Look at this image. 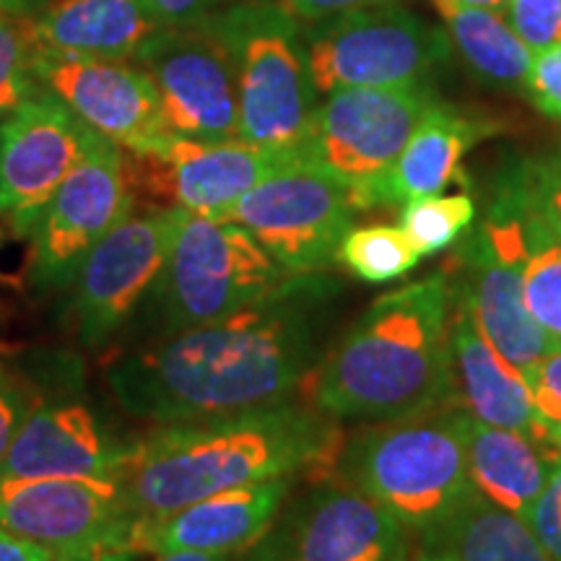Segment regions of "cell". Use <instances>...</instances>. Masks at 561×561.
<instances>
[{"label":"cell","instance_id":"2e32d148","mask_svg":"<svg viewBox=\"0 0 561 561\" xmlns=\"http://www.w3.org/2000/svg\"><path fill=\"white\" fill-rule=\"evenodd\" d=\"M0 528L58 559L130 551L133 523L117 479L0 481Z\"/></svg>","mask_w":561,"mask_h":561},{"label":"cell","instance_id":"6da1fadb","mask_svg":"<svg viewBox=\"0 0 561 561\" xmlns=\"http://www.w3.org/2000/svg\"><path fill=\"white\" fill-rule=\"evenodd\" d=\"M339 297V280L291 273L227 318L125 351L110 364L107 388L153 424L286 403L333 343Z\"/></svg>","mask_w":561,"mask_h":561},{"label":"cell","instance_id":"e0dca14e","mask_svg":"<svg viewBox=\"0 0 561 561\" xmlns=\"http://www.w3.org/2000/svg\"><path fill=\"white\" fill-rule=\"evenodd\" d=\"M301 151H276L250 140H198L172 136L151 153H130V187L146 191L170 206L219 221L244 193Z\"/></svg>","mask_w":561,"mask_h":561},{"label":"cell","instance_id":"484cf974","mask_svg":"<svg viewBox=\"0 0 561 561\" xmlns=\"http://www.w3.org/2000/svg\"><path fill=\"white\" fill-rule=\"evenodd\" d=\"M453 45L481 81L496 89H523L533 62L528 45L510 30L502 11L453 9L442 13Z\"/></svg>","mask_w":561,"mask_h":561},{"label":"cell","instance_id":"b9f144b4","mask_svg":"<svg viewBox=\"0 0 561 561\" xmlns=\"http://www.w3.org/2000/svg\"><path fill=\"white\" fill-rule=\"evenodd\" d=\"M42 0H0V11L11 16H26V13L39 11Z\"/></svg>","mask_w":561,"mask_h":561},{"label":"cell","instance_id":"3957f363","mask_svg":"<svg viewBox=\"0 0 561 561\" xmlns=\"http://www.w3.org/2000/svg\"><path fill=\"white\" fill-rule=\"evenodd\" d=\"M450 310L453 286L445 271L371 301L312 371L314 409L371 421L445 409L458 390Z\"/></svg>","mask_w":561,"mask_h":561},{"label":"cell","instance_id":"4fadbf2b","mask_svg":"<svg viewBox=\"0 0 561 561\" xmlns=\"http://www.w3.org/2000/svg\"><path fill=\"white\" fill-rule=\"evenodd\" d=\"M244 561H409L405 525L354 486L320 481L289 507Z\"/></svg>","mask_w":561,"mask_h":561},{"label":"cell","instance_id":"603a6c76","mask_svg":"<svg viewBox=\"0 0 561 561\" xmlns=\"http://www.w3.org/2000/svg\"><path fill=\"white\" fill-rule=\"evenodd\" d=\"M489 133V125L434 102L385 178L377 206H405L411 201L439 195L458 178L462 157Z\"/></svg>","mask_w":561,"mask_h":561},{"label":"cell","instance_id":"7402d4cb","mask_svg":"<svg viewBox=\"0 0 561 561\" xmlns=\"http://www.w3.org/2000/svg\"><path fill=\"white\" fill-rule=\"evenodd\" d=\"M450 351L455 385L468 413L489 426L523 432L536 439V411L528 382L496 354L460 297L450 310Z\"/></svg>","mask_w":561,"mask_h":561},{"label":"cell","instance_id":"cb8c5ba5","mask_svg":"<svg viewBox=\"0 0 561 561\" xmlns=\"http://www.w3.org/2000/svg\"><path fill=\"white\" fill-rule=\"evenodd\" d=\"M419 536L416 561H551L523 517L479 491Z\"/></svg>","mask_w":561,"mask_h":561},{"label":"cell","instance_id":"d590c367","mask_svg":"<svg viewBox=\"0 0 561 561\" xmlns=\"http://www.w3.org/2000/svg\"><path fill=\"white\" fill-rule=\"evenodd\" d=\"M34 405H37V401L26 390V385L11 377L9 371H0V466H3L21 424L30 416Z\"/></svg>","mask_w":561,"mask_h":561},{"label":"cell","instance_id":"8d00e7d4","mask_svg":"<svg viewBox=\"0 0 561 561\" xmlns=\"http://www.w3.org/2000/svg\"><path fill=\"white\" fill-rule=\"evenodd\" d=\"M280 11H286L294 19L305 21H328L335 16H346V13L375 9V5L396 3V0H271Z\"/></svg>","mask_w":561,"mask_h":561},{"label":"cell","instance_id":"7bdbcfd3","mask_svg":"<svg viewBox=\"0 0 561 561\" xmlns=\"http://www.w3.org/2000/svg\"><path fill=\"white\" fill-rule=\"evenodd\" d=\"M55 561H133V551H104L91 553V557H66Z\"/></svg>","mask_w":561,"mask_h":561},{"label":"cell","instance_id":"52a82bcc","mask_svg":"<svg viewBox=\"0 0 561 561\" xmlns=\"http://www.w3.org/2000/svg\"><path fill=\"white\" fill-rule=\"evenodd\" d=\"M528 221L520 182H515L460 255L455 252V261H460L455 276H460L458 297L468 305L481 333L530 388L538 364L553 346L525 301Z\"/></svg>","mask_w":561,"mask_h":561},{"label":"cell","instance_id":"f35d334b","mask_svg":"<svg viewBox=\"0 0 561 561\" xmlns=\"http://www.w3.org/2000/svg\"><path fill=\"white\" fill-rule=\"evenodd\" d=\"M58 557L45 546L26 541L16 533L0 528V561H55Z\"/></svg>","mask_w":561,"mask_h":561},{"label":"cell","instance_id":"74e56055","mask_svg":"<svg viewBox=\"0 0 561 561\" xmlns=\"http://www.w3.org/2000/svg\"><path fill=\"white\" fill-rule=\"evenodd\" d=\"M210 0H144L149 16L159 26H185L203 16Z\"/></svg>","mask_w":561,"mask_h":561},{"label":"cell","instance_id":"ffe728a7","mask_svg":"<svg viewBox=\"0 0 561 561\" xmlns=\"http://www.w3.org/2000/svg\"><path fill=\"white\" fill-rule=\"evenodd\" d=\"M297 476L244 483L136 525L130 551L244 553L268 533Z\"/></svg>","mask_w":561,"mask_h":561},{"label":"cell","instance_id":"d6a6232c","mask_svg":"<svg viewBox=\"0 0 561 561\" xmlns=\"http://www.w3.org/2000/svg\"><path fill=\"white\" fill-rule=\"evenodd\" d=\"M502 16L533 55L561 45V0H507Z\"/></svg>","mask_w":561,"mask_h":561},{"label":"cell","instance_id":"4316f807","mask_svg":"<svg viewBox=\"0 0 561 561\" xmlns=\"http://www.w3.org/2000/svg\"><path fill=\"white\" fill-rule=\"evenodd\" d=\"M339 261L367 284H388L416 268L421 252L413 248L401 227L375 224V227L348 229L339 248Z\"/></svg>","mask_w":561,"mask_h":561},{"label":"cell","instance_id":"836d02e7","mask_svg":"<svg viewBox=\"0 0 561 561\" xmlns=\"http://www.w3.org/2000/svg\"><path fill=\"white\" fill-rule=\"evenodd\" d=\"M523 520L549 553V559L561 561V455L553 460L549 481L525 512Z\"/></svg>","mask_w":561,"mask_h":561},{"label":"cell","instance_id":"f546056e","mask_svg":"<svg viewBox=\"0 0 561 561\" xmlns=\"http://www.w3.org/2000/svg\"><path fill=\"white\" fill-rule=\"evenodd\" d=\"M39 91V81L32 70V47L21 30V16L11 19V13L0 11V117L11 115Z\"/></svg>","mask_w":561,"mask_h":561},{"label":"cell","instance_id":"277c9868","mask_svg":"<svg viewBox=\"0 0 561 561\" xmlns=\"http://www.w3.org/2000/svg\"><path fill=\"white\" fill-rule=\"evenodd\" d=\"M466 409H437L371 426L343 442V483L398 517L405 528L426 530L473 494L468 476Z\"/></svg>","mask_w":561,"mask_h":561},{"label":"cell","instance_id":"ab89813d","mask_svg":"<svg viewBox=\"0 0 561 561\" xmlns=\"http://www.w3.org/2000/svg\"><path fill=\"white\" fill-rule=\"evenodd\" d=\"M153 561H244L242 553H203V551H170L157 553Z\"/></svg>","mask_w":561,"mask_h":561},{"label":"cell","instance_id":"7a4b0ae2","mask_svg":"<svg viewBox=\"0 0 561 561\" xmlns=\"http://www.w3.org/2000/svg\"><path fill=\"white\" fill-rule=\"evenodd\" d=\"M341 450V430L331 419L278 403L159 424L138 442L117 481L133 523L140 525L244 483L299 473L328 481Z\"/></svg>","mask_w":561,"mask_h":561},{"label":"cell","instance_id":"7c38bea8","mask_svg":"<svg viewBox=\"0 0 561 561\" xmlns=\"http://www.w3.org/2000/svg\"><path fill=\"white\" fill-rule=\"evenodd\" d=\"M178 214V206L130 210L87 252L68 286L83 346L107 343L138 310L172 248Z\"/></svg>","mask_w":561,"mask_h":561},{"label":"cell","instance_id":"5bb4252c","mask_svg":"<svg viewBox=\"0 0 561 561\" xmlns=\"http://www.w3.org/2000/svg\"><path fill=\"white\" fill-rule=\"evenodd\" d=\"M136 206L125 153L100 138L42 210L32 231V280L68 289L87 252Z\"/></svg>","mask_w":561,"mask_h":561},{"label":"cell","instance_id":"8992f818","mask_svg":"<svg viewBox=\"0 0 561 561\" xmlns=\"http://www.w3.org/2000/svg\"><path fill=\"white\" fill-rule=\"evenodd\" d=\"M214 24L237 62L240 138L276 151H301L310 136L314 89L297 21L273 3L231 9Z\"/></svg>","mask_w":561,"mask_h":561},{"label":"cell","instance_id":"44dd1931","mask_svg":"<svg viewBox=\"0 0 561 561\" xmlns=\"http://www.w3.org/2000/svg\"><path fill=\"white\" fill-rule=\"evenodd\" d=\"M30 47L87 55V58H136L161 26L144 0H58L37 19H21Z\"/></svg>","mask_w":561,"mask_h":561},{"label":"cell","instance_id":"f1b7e54d","mask_svg":"<svg viewBox=\"0 0 561 561\" xmlns=\"http://www.w3.org/2000/svg\"><path fill=\"white\" fill-rule=\"evenodd\" d=\"M476 206L468 195H430L403 206L401 229L421 257L450 248L473 224Z\"/></svg>","mask_w":561,"mask_h":561},{"label":"cell","instance_id":"d4e9b609","mask_svg":"<svg viewBox=\"0 0 561 561\" xmlns=\"http://www.w3.org/2000/svg\"><path fill=\"white\" fill-rule=\"evenodd\" d=\"M559 455L523 432L489 426L471 416L468 426V476L473 489L496 507L523 517L549 481Z\"/></svg>","mask_w":561,"mask_h":561},{"label":"cell","instance_id":"1f68e13d","mask_svg":"<svg viewBox=\"0 0 561 561\" xmlns=\"http://www.w3.org/2000/svg\"><path fill=\"white\" fill-rule=\"evenodd\" d=\"M536 411V442L551 455H561V348H551L530 382Z\"/></svg>","mask_w":561,"mask_h":561},{"label":"cell","instance_id":"9a60e30c","mask_svg":"<svg viewBox=\"0 0 561 561\" xmlns=\"http://www.w3.org/2000/svg\"><path fill=\"white\" fill-rule=\"evenodd\" d=\"M102 136L42 89L0 123V216L32 237L42 210Z\"/></svg>","mask_w":561,"mask_h":561},{"label":"cell","instance_id":"d6986e66","mask_svg":"<svg viewBox=\"0 0 561 561\" xmlns=\"http://www.w3.org/2000/svg\"><path fill=\"white\" fill-rule=\"evenodd\" d=\"M136 447L87 401H45L21 424L0 481L121 479Z\"/></svg>","mask_w":561,"mask_h":561},{"label":"cell","instance_id":"9c48e42d","mask_svg":"<svg viewBox=\"0 0 561 561\" xmlns=\"http://www.w3.org/2000/svg\"><path fill=\"white\" fill-rule=\"evenodd\" d=\"M432 104L421 83L333 91L314 110L301 157L346 182L362 210L375 208L385 178Z\"/></svg>","mask_w":561,"mask_h":561},{"label":"cell","instance_id":"8fae6325","mask_svg":"<svg viewBox=\"0 0 561 561\" xmlns=\"http://www.w3.org/2000/svg\"><path fill=\"white\" fill-rule=\"evenodd\" d=\"M136 58L157 89L167 130L198 140L240 138L237 62L214 19L161 26Z\"/></svg>","mask_w":561,"mask_h":561},{"label":"cell","instance_id":"30bf717a","mask_svg":"<svg viewBox=\"0 0 561 561\" xmlns=\"http://www.w3.org/2000/svg\"><path fill=\"white\" fill-rule=\"evenodd\" d=\"M445 58V34L396 3L318 21L307 39L312 83L325 96L356 87H413Z\"/></svg>","mask_w":561,"mask_h":561},{"label":"cell","instance_id":"60d3db41","mask_svg":"<svg viewBox=\"0 0 561 561\" xmlns=\"http://www.w3.org/2000/svg\"><path fill=\"white\" fill-rule=\"evenodd\" d=\"M434 9L442 13L453 9H489V11H502L507 5V0H432Z\"/></svg>","mask_w":561,"mask_h":561},{"label":"cell","instance_id":"ac0fdd59","mask_svg":"<svg viewBox=\"0 0 561 561\" xmlns=\"http://www.w3.org/2000/svg\"><path fill=\"white\" fill-rule=\"evenodd\" d=\"M32 70L42 89L53 91L91 130L128 153H151L172 136L144 68L32 47Z\"/></svg>","mask_w":561,"mask_h":561},{"label":"cell","instance_id":"5b68a950","mask_svg":"<svg viewBox=\"0 0 561 561\" xmlns=\"http://www.w3.org/2000/svg\"><path fill=\"white\" fill-rule=\"evenodd\" d=\"M286 273L240 224L180 208L172 248L133 318L146 341L167 339L242 310Z\"/></svg>","mask_w":561,"mask_h":561},{"label":"cell","instance_id":"4dcf8cb0","mask_svg":"<svg viewBox=\"0 0 561 561\" xmlns=\"http://www.w3.org/2000/svg\"><path fill=\"white\" fill-rule=\"evenodd\" d=\"M525 206L553 240L561 242V149L536 159L520 174Z\"/></svg>","mask_w":561,"mask_h":561},{"label":"cell","instance_id":"e575fe53","mask_svg":"<svg viewBox=\"0 0 561 561\" xmlns=\"http://www.w3.org/2000/svg\"><path fill=\"white\" fill-rule=\"evenodd\" d=\"M523 91L538 112L561 121V45L533 55Z\"/></svg>","mask_w":561,"mask_h":561},{"label":"cell","instance_id":"ba28073f","mask_svg":"<svg viewBox=\"0 0 561 561\" xmlns=\"http://www.w3.org/2000/svg\"><path fill=\"white\" fill-rule=\"evenodd\" d=\"M359 201L346 182L294 157L224 210L219 221L240 224L286 273H322L339 261Z\"/></svg>","mask_w":561,"mask_h":561},{"label":"cell","instance_id":"83f0119b","mask_svg":"<svg viewBox=\"0 0 561 561\" xmlns=\"http://www.w3.org/2000/svg\"><path fill=\"white\" fill-rule=\"evenodd\" d=\"M525 301L553 348H561V242L553 240L530 214Z\"/></svg>","mask_w":561,"mask_h":561}]
</instances>
